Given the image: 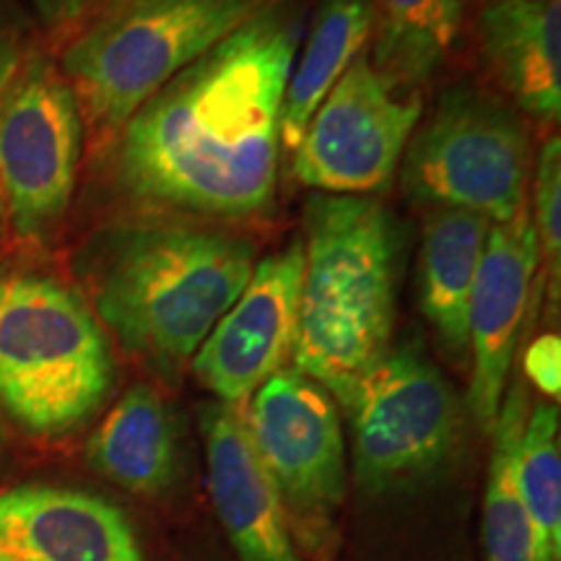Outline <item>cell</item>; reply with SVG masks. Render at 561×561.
<instances>
[{"label":"cell","mask_w":561,"mask_h":561,"mask_svg":"<svg viewBox=\"0 0 561 561\" xmlns=\"http://www.w3.org/2000/svg\"><path fill=\"white\" fill-rule=\"evenodd\" d=\"M301 30L299 9L273 0L161 87L117 133V187L140 206L216 219L268 210Z\"/></svg>","instance_id":"1"},{"label":"cell","mask_w":561,"mask_h":561,"mask_svg":"<svg viewBox=\"0 0 561 561\" xmlns=\"http://www.w3.org/2000/svg\"><path fill=\"white\" fill-rule=\"evenodd\" d=\"M255 263V244L227 231L133 221L94 237L79 268L96 320L174 382L240 297Z\"/></svg>","instance_id":"2"},{"label":"cell","mask_w":561,"mask_h":561,"mask_svg":"<svg viewBox=\"0 0 561 561\" xmlns=\"http://www.w3.org/2000/svg\"><path fill=\"white\" fill-rule=\"evenodd\" d=\"M291 359L341 405L390 348L401 286V231L364 195H312Z\"/></svg>","instance_id":"3"},{"label":"cell","mask_w":561,"mask_h":561,"mask_svg":"<svg viewBox=\"0 0 561 561\" xmlns=\"http://www.w3.org/2000/svg\"><path fill=\"white\" fill-rule=\"evenodd\" d=\"M273 0H112L81 24L60 73L96 136L112 138L161 87Z\"/></svg>","instance_id":"4"},{"label":"cell","mask_w":561,"mask_h":561,"mask_svg":"<svg viewBox=\"0 0 561 561\" xmlns=\"http://www.w3.org/2000/svg\"><path fill=\"white\" fill-rule=\"evenodd\" d=\"M112 382L107 333L79 291L39 273H0V403L26 432L79 430Z\"/></svg>","instance_id":"5"},{"label":"cell","mask_w":561,"mask_h":561,"mask_svg":"<svg viewBox=\"0 0 561 561\" xmlns=\"http://www.w3.org/2000/svg\"><path fill=\"white\" fill-rule=\"evenodd\" d=\"M403 193L432 208H458L507 224L528 208L530 140L510 104L473 87L439 96L401 159Z\"/></svg>","instance_id":"6"},{"label":"cell","mask_w":561,"mask_h":561,"mask_svg":"<svg viewBox=\"0 0 561 561\" xmlns=\"http://www.w3.org/2000/svg\"><path fill=\"white\" fill-rule=\"evenodd\" d=\"M354 434V473L367 494L426 481L458 447V398L416 348H388L343 403Z\"/></svg>","instance_id":"7"},{"label":"cell","mask_w":561,"mask_h":561,"mask_svg":"<svg viewBox=\"0 0 561 561\" xmlns=\"http://www.w3.org/2000/svg\"><path fill=\"white\" fill-rule=\"evenodd\" d=\"M83 117L62 73L26 55L0 94V198L21 237H42L73 198Z\"/></svg>","instance_id":"8"},{"label":"cell","mask_w":561,"mask_h":561,"mask_svg":"<svg viewBox=\"0 0 561 561\" xmlns=\"http://www.w3.org/2000/svg\"><path fill=\"white\" fill-rule=\"evenodd\" d=\"M242 419L289 525L322 546L346 500V450L331 392L297 369H278L252 392Z\"/></svg>","instance_id":"9"},{"label":"cell","mask_w":561,"mask_h":561,"mask_svg":"<svg viewBox=\"0 0 561 561\" xmlns=\"http://www.w3.org/2000/svg\"><path fill=\"white\" fill-rule=\"evenodd\" d=\"M419 121V96L385 81L364 50L301 133L294 178L328 195L388 191Z\"/></svg>","instance_id":"10"},{"label":"cell","mask_w":561,"mask_h":561,"mask_svg":"<svg viewBox=\"0 0 561 561\" xmlns=\"http://www.w3.org/2000/svg\"><path fill=\"white\" fill-rule=\"evenodd\" d=\"M305 244L294 240L255 263L250 280L193 356L195 377L240 409L291 356L299 318Z\"/></svg>","instance_id":"11"},{"label":"cell","mask_w":561,"mask_h":561,"mask_svg":"<svg viewBox=\"0 0 561 561\" xmlns=\"http://www.w3.org/2000/svg\"><path fill=\"white\" fill-rule=\"evenodd\" d=\"M541 263L530 206L507 224H491L468 312L473 419L491 432L530 305L533 278Z\"/></svg>","instance_id":"12"},{"label":"cell","mask_w":561,"mask_h":561,"mask_svg":"<svg viewBox=\"0 0 561 561\" xmlns=\"http://www.w3.org/2000/svg\"><path fill=\"white\" fill-rule=\"evenodd\" d=\"M0 561H144L128 515L83 489L0 491Z\"/></svg>","instance_id":"13"},{"label":"cell","mask_w":561,"mask_h":561,"mask_svg":"<svg viewBox=\"0 0 561 561\" xmlns=\"http://www.w3.org/2000/svg\"><path fill=\"white\" fill-rule=\"evenodd\" d=\"M208 491L216 515L242 561H305L291 538L276 483L257 458L242 413L210 403L201 416Z\"/></svg>","instance_id":"14"},{"label":"cell","mask_w":561,"mask_h":561,"mask_svg":"<svg viewBox=\"0 0 561 561\" xmlns=\"http://www.w3.org/2000/svg\"><path fill=\"white\" fill-rule=\"evenodd\" d=\"M481 55L525 115L557 123L561 112L559 0H494L479 19Z\"/></svg>","instance_id":"15"},{"label":"cell","mask_w":561,"mask_h":561,"mask_svg":"<svg viewBox=\"0 0 561 561\" xmlns=\"http://www.w3.org/2000/svg\"><path fill=\"white\" fill-rule=\"evenodd\" d=\"M491 221L471 210L432 208L419 250V307L442 346L468 356V312Z\"/></svg>","instance_id":"16"},{"label":"cell","mask_w":561,"mask_h":561,"mask_svg":"<svg viewBox=\"0 0 561 561\" xmlns=\"http://www.w3.org/2000/svg\"><path fill=\"white\" fill-rule=\"evenodd\" d=\"M94 471L133 494H164L178 479L180 445L172 413L149 385H136L112 405L87 445Z\"/></svg>","instance_id":"17"},{"label":"cell","mask_w":561,"mask_h":561,"mask_svg":"<svg viewBox=\"0 0 561 561\" xmlns=\"http://www.w3.org/2000/svg\"><path fill=\"white\" fill-rule=\"evenodd\" d=\"M371 26V0H320L310 34L286 83L280 110V140L286 149H297L314 110L331 94L351 62L367 50Z\"/></svg>","instance_id":"18"},{"label":"cell","mask_w":561,"mask_h":561,"mask_svg":"<svg viewBox=\"0 0 561 561\" xmlns=\"http://www.w3.org/2000/svg\"><path fill=\"white\" fill-rule=\"evenodd\" d=\"M369 60L396 89L430 81L460 32L462 0H371Z\"/></svg>","instance_id":"19"},{"label":"cell","mask_w":561,"mask_h":561,"mask_svg":"<svg viewBox=\"0 0 561 561\" xmlns=\"http://www.w3.org/2000/svg\"><path fill=\"white\" fill-rule=\"evenodd\" d=\"M528 419V398L523 388L504 392L500 413L491 426V462L483 500V549L486 561H530L533 541L525 515L520 481V439Z\"/></svg>","instance_id":"20"},{"label":"cell","mask_w":561,"mask_h":561,"mask_svg":"<svg viewBox=\"0 0 561 561\" xmlns=\"http://www.w3.org/2000/svg\"><path fill=\"white\" fill-rule=\"evenodd\" d=\"M520 496L530 525V561L561 557V445L559 409L541 403L525 419L520 439Z\"/></svg>","instance_id":"21"},{"label":"cell","mask_w":561,"mask_h":561,"mask_svg":"<svg viewBox=\"0 0 561 561\" xmlns=\"http://www.w3.org/2000/svg\"><path fill=\"white\" fill-rule=\"evenodd\" d=\"M536 214L533 227H536L538 248L541 257L553 268V276L559 278L561 265V140L549 138L538 153L536 167Z\"/></svg>","instance_id":"22"},{"label":"cell","mask_w":561,"mask_h":561,"mask_svg":"<svg viewBox=\"0 0 561 561\" xmlns=\"http://www.w3.org/2000/svg\"><path fill=\"white\" fill-rule=\"evenodd\" d=\"M525 371L538 390L559 398L561 390V343L559 335H541L525 351Z\"/></svg>","instance_id":"23"},{"label":"cell","mask_w":561,"mask_h":561,"mask_svg":"<svg viewBox=\"0 0 561 561\" xmlns=\"http://www.w3.org/2000/svg\"><path fill=\"white\" fill-rule=\"evenodd\" d=\"M32 3L47 26L60 30V26H81L112 0H32Z\"/></svg>","instance_id":"24"},{"label":"cell","mask_w":561,"mask_h":561,"mask_svg":"<svg viewBox=\"0 0 561 561\" xmlns=\"http://www.w3.org/2000/svg\"><path fill=\"white\" fill-rule=\"evenodd\" d=\"M24 58L26 55L21 50L16 26H13L9 11H5V3L0 0V94H3L13 76H16Z\"/></svg>","instance_id":"25"},{"label":"cell","mask_w":561,"mask_h":561,"mask_svg":"<svg viewBox=\"0 0 561 561\" xmlns=\"http://www.w3.org/2000/svg\"><path fill=\"white\" fill-rule=\"evenodd\" d=\"M0 221H3V198H0Z\"/></svg>","instance_id":"26"},{"label":"cell","mask_w":561,"mask_h":561,"mask_svg":"<svg viewBox=\"0 0 561 561\" xmlns=\"http://www.w3.org/2000/svg\"><path fill=\"white\" fill-rule=\"evenodd\" d=\"M0 439H3V430H0Z\"/></svg>","instance_id":"27"}]
</instances>
